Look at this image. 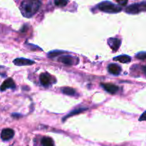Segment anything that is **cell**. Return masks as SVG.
<instances>
[{
  "label": "cell",
  "instance_id": "1",
  "mask_svg": "<svg viewBox=\"0 0 146 146\" xmlns=\"http://www.w3.org/2000/svg\"><path fill=\"white\" fill-rule=\"evenodd\" d=\"M41 4V3L39 1L27 0L21 2L20 10L24 17L31 18L37 12Z\"/></svg>",
  "mask_w": 146,
  "mask_h": 146
},
{
  "label": "cell",
  "instance_id": "2",
  "mask_svg": "<svg viewBox=\"0 0 146 146\" xmlns=\"http://www.w3.org/2000/svg\"><path fill=\"white\" fill-rule=\"evenodd\" d=\"M98 7L101 11L107 13H111V14L118 13L122 9L121 7H120L118 5H115V4H113L112 2L108 1H105L100 3Z\"/></svg>",
  "mask_w": 146,
  "mask_h": 146
},
{
  "label": "cell",
  "instance_id": "3",
  "mask_svg": "<svg viewBox=\"0 0 146 146\" xmlns=\"http://www.w3.org/2000/svg\"><path fill=\"white\" fill-rule=\"evenodd\" d=\"M125 11L127 13L131 14H138L141 11H146V1L132 4L127 7Z\"/></svg>",
  "mask_w": 146,
  "mask_h": 146
},
{
  "label": "cell",
  "instance_id": "4",
  "mask_svg": "<svg viewBox=\"0 0 146 146\" xmlns=\"http://www.w3.org/2000/svg\"><path fill=\"white\" fill-rule=\"evenodd\" d=\"M58 61L66 65H74L78 62V58L76 57L71 56H64L60 57Z\"/></svg>",
  "mask_w": 146,
  "mask_h": 146
},
{
  "label": "cell",
  "instance_id": "5",
  "mask_svg": "<svg viewBox=\"0 0 146 146\" xmlns=\"http://www.w3.org/2000/svg\"><path fill=\"white\" fill-rule=\"evenodd\" d=\"M14 135V131L11 128H5L2 130L1 133V138L3 141H9L11 139Z\"/></svg>",
  "mask_w": 146,
  "mask_h": 146
},
{
  "label": "cell",
  "instance_id": "6",
  "mask_svg": "<svg viewBox=\"0 0 146 146\" xmlns=\"http://www.w3.org/2000/svg\"><path fill=\"white\" fill-rule=\"evenodd\" d=\"M121 41L118 38H111L108 40V44L113 51H116L121 46Z\"/></svg>",
  "mask_w": 146,
  "mask_h": 146
},
{
  "label": "cell",
  "instance_id": "7",
  "mask_svg": "<svg viewBox=\"0 0 146 146\" xmlns=\"http://www.w3.org/2000/svg\"><path fill=\"white\" fill-rule=\"evenodd\" d=\"M15 88V83L12 80V78H8L3 82L1 86H0V91H4L8 88Z\"/></svg>",
  "mask_w": 146,
  "mask_h": 146
},
{
  "label": "cell",
  "instance_id": "8",
  "mask_svg": "<svg viewBox=\"0 0 146 146\" xmlns=\"http://www.w3.org/2000/svg\"><path fill=\"white\" fill-rule=\"evenodd\" d=\"M14 64L17 66H29L34 64V61L24 58H18L14 60Z\"/></svg>",
  "mask_w": 146,
  "mask_h": 146
},
{
  "label": "cell",
  "instance_id": "9",
  "mask_svg": "<svg viewBox=\"0 0 146 146\" xmlns=\"http://www.w3.org/2000/svg\"><path fill=\"white\" fill-rule=\"evenodd\" d=\"M40 81L41 84L44 86L49 85L51 81V77L49 74H41L40 76Z\"/></svg>",
  "mask_w": 146,
  "mask_h": 146
},
{
  "label": "cell",
  "instance_id": "10",
  "mask_svg": "<svg viewBox=\"0 0 146 146\" xmlns=\"http://www.w3.org/2000/svg\"><path fill=\"white\" fill-rule=\"evenodd\" d=\"M102 86L104 87V89L108 91L110 94H115L118 90V88L115 85L111 84H102Z\"/></svg>",
  "mask_w": 146,
  "mask_h": 146
},
{
  "label": "cell",
  "instance_id": "11",
  "mask_svg": "<svg viewBox=\"0 0 146 146\" xmlns=\"http://www.w3.org/2000/svg\"><path fill=\"white\" fill-rule=\"evenodd\" d=\"M108 69L109 73L113 74V75H118L121 71V68L119 66L115 64H111L108 66Z\"/></svg>",
  "mask_w": 146,
  "mask_h": 146
},
{
  "label": "cell",
  "instance_id": "12",
  "mask_svg": "<svg viewBox=\"0 0 146 146\" xmlns=\"http://www.w3.org/2000/svg\"><path fill=\"white\" fill-rule=\"evenodd\" d=\"M113 60L114 61H119V62L123 63V64H127V63H129L131 61V58L128 55H121L115 57Z\"/></svg>",
  "mask_w": 146,
  "mask_h": 146
},
{
  "label": "cell",
  "instance_id": "13",
  "mask_svg": "<svg viewBox=\"0 0 146 146\" xmlns=\"http://www.w3.org/2000/svg\"><path fill=\"white\" fill-rule=\"evenodd\" d=\"M41 144L43 146H54V141L51 138H48V137H45L41 141Z\"/></svg>",
  "mask_w": 146,
  "mask_h": 146
},
{
  "label": "cell",
  "instance_id": "14",
  "mask_svg": "<svg viewBox=\"0 0 146 146\" xmlns=\"http://www.w3.org/2000/svg\"><path fill=\"white\" fill-rule=\"evenodd\" d=\"M62 92L64 94H66L68 96H73L75 94V90L71 88H68V87H66L62 89Z\"/></svg>",
  "mask_w": 146,
  "mask_h": 146
},
{
  "label": "cell",
  "instance_id": "15",
  "mask_svg": "<svg viewBox=\"0 0 146 146\" xmlns=\"http://www.w3.org/2000/svg\"><path fill=\"white\" fill-rule=\"evenodd\" d=\"M66 4H68V1H56L55 4L58 7H64Z\"/></svg>",
  "mask_w": 146,
  "mask_h": 146
},
{
  "label": "cell",
  "instance_id": "16",
  "mask_svg": "<svg viewBox=\"0 0 146 146\" xmlns=\"http://www.w3.org/2000/svg\"><path fill=\"white\" fill-rule=\"evenodd\" d=\"M137 58H140V59H145L146 58V52H141L139 54H137Z\"/></svg>",
  "mask_w": 146,
  "mask_h": 146
},
{
  "label": "cell",
  "instance_id": "17",
  "mask_svg": "<svg viewBox=\"0 0 146 146\" xmlns=\"http://www.w3.org/2000/svg\"><path fill=\"white\" fill-rule=\"evenodd\" d=\"M61 54V51H59V52H56V51H52V52L49 53L48 54V56H51V58H53V57H55L56 56H58V54Z\"/></svg>",
  "mask_w": 146,
  "mask_h": 146
},
{
  "label": "cell",
  "instance_id": "18",
  "mask_svg": "<svg viewBox=\"0 0 146 146\" xmlns=\"http://www.w3.org/2000/svg\"><path fill=\"white\" fill-rule=\"evenodd\" d=\"M139 121H146V111L141 115V116L139 118Z\"/></svg>",
  "mask_w": 146,
  "mask_h": 146
},
{
  "label": "cell",
  "instance_id": "19",
  "mask_svg": "<svg viewBox=\"0 0 146 146\" xmlns=\"http://www.w3.org/2000/svg\"><path fill=\"white\" fill-rule=\"evenodd\" d=\"M117 2H118V4H121V6H125V4L128 3V1H117Z\"/></svg>",
  "mask_w": 146,
  "mask_h": 146
},
{
  "label": "cell",
  "instance_id": "20",
  "mask_svg": "<svg viewBox=\"0 0 146 146\" xmlns=\"http://www.w3.org/2000/svg\"><path fill=\"white\" fill-rule=\"evenodd\" d=\"M144 72H145V74H146V66H145V67H144Z\"/></svg>",
  "mask_w": 146,
  "mask_h": 146
}]
</instances>
